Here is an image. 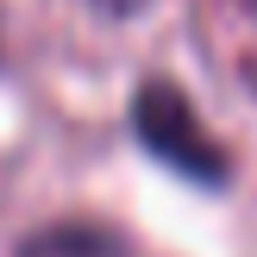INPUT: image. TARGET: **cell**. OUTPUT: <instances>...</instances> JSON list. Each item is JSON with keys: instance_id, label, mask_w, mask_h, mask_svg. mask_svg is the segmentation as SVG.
<instances>
[{"instance_id": "6da1fadb", "label": "cell", "mask_w": 257, "mask_h": 257, "mask_svg": "<svg viewBox=\"0 0 257 257\" xmlns=\"http://www.w3.org/2000/svg\"><path fill=\"white\" fill-rule=\"evenodd\" d=\"M132 138L157 163H170L176 176H188V182H201V188H226V176H232V157L220 151V138L207 132V119L195 113V100H188L170 75L138 82V94H132Z\"/></svg>"}, {"instance_id": "7a4b0ae2", "label": "cell", "mask_w": 257, "mask_h": 257, "mask_svg": "<svg viewBox=\"0 0 257 257\" xmlns=\"http://www.w3.org/2000/svg\"><path fill=\"white\" fill-rule=\"evenodd\" d=\"M119 238L100 232V226H44L19 245V257H113Z\"/></svg>"}, {"instance_id": "3957f363", "label": "cell", "mask_w": 257, "mask_h": 257, "mask_svg": "<svg viewBox=\"0 0 257 257\" xmlns=\"http://www.w3.org/2000/svg\"><path fill=\"white\" fill-rule=\"evenodd\" d=\"M94 7H100V13H113V19H132L145 0H94Z\"/></svg>"}, {"instance_id": "277c9868", "label": "cell", "mask_w": 257, "mask_h": 257, "mask_svg": "<svg viewBox=\"0 0 257 257\" xmlns=\"http://www.w3.org/2000/svg\"><path fill=\"white\" fill-rule=\"evenodd\" d=\"M238 7H245V13H257V0H238Z\"/></svg>"}, {"instance_id": "5b68a950", "label": "cell", "mask_w": 257, "mask_h": 257, "mask_svg": "<svg viewBox=\"0 0 257 257\" xmlns=\"http://www.w3.org/2000/svg\"><path fill=\"white\" fill-rule=\"evenodd\" d=\"M251 82H257V63H251Z\"/></svg>"}]
</instances>
